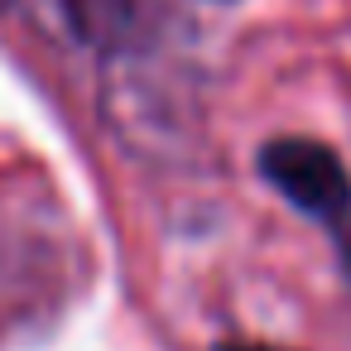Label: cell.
Wrapping results in <instances>:
<instances>
[{
  "label": "cell",
  "mask_w": 351,
  "mask_h": 351,
  "mask_svg": "<svg viewBox=\"0 0 351 351\" xmlns=\"http://www.w3.org/2000/svg\"><path fill=\"white\" fill-rule=\"evenodd\" d=\"M39 15L77 49L111 53L135 29V0H34Z\"/></svg>",
  "instance_id": "cell-2"
},
{
  "label": "cell",
  "mask_w": 351,
  "mask_h": 351,
  "mask_svg": "<svg viewBox=\"0 0 351 351\" xmlns=\"http://www.w3.org/2000/svg\"><path fill=\"white\" fill-rule=\"evenodd\" d=\"M10 5H15V0H0V10H10Z\"/></svg>",
  "instance_id": "cell-4"
},
{
  "label": "cell",
  "mask_w": 351,
  "mask_h": 351,
  "mask_svg": "<svg viewBox=\"0 0 351 351\" xmlns=\"http://www.w3.org/2000/svg\"><path fill=\"white\" fill-rule=\"evenodd\" d=\"M260 178L308 221H317L337 250L341 274L351 279V173L332 145L308 135H279L260 145Z\"/></svg>",
  "instance_id": "cell-1"
},
{
  "label": "cell",
  "mask_w": 351,
  "mask_h": 351,
  "mask_svg": "<svg viewBox=\"0 0 351 351\" xmlns=\"http://www.w3.org/2000/svg\"><path fill=\"white\" fill-rule=\"evenodd\" d=\"M212 351H284V346H255V341H221Z\"/></svg>",
  "instance_id": "cell-3"
}]
</instances>
